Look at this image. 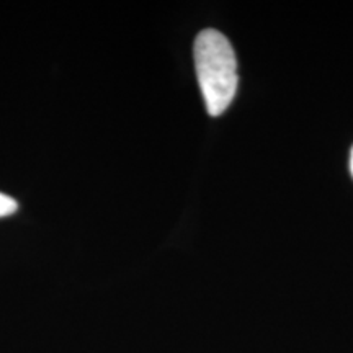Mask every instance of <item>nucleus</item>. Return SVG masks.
<instances>
[{"mask_svg":"<svg viewBox=\"0 0 353 353\" xmlns=\"http://www.w3.org/2000/svg\"><path fill=\"white\" fill-rule=\"evenodd\" d=\"M17 208H19V205H17V201L13 200L12 196L0 193V218H6L8 214H13Z\"/></svg>","mask_w":353,"mask_h":353,"instance_id":"2","label":"nucleus"},{"mask_svg":"<svg viewBox=\"0 0 353 353\" xmlns=\"http://www.w3.org/2000/svg\"><path fill=\"white\" fill-rule=\"evenodd\" d=\"M350 170H352V175H353V149H352V156H350Z\"/></svg>","mask_w":353,"mask_h":353,"instance_id":"3","label":"nucleus"},{"mask_svg":"<svg viewBox=\"0 0 353 353\" xmlns=\"http://www.w3.org/2000/svg\"><path fill=\"white\" fill-rule=\"evenodd\" d=\"M198 82L211 117L226 112L237 90V61L229 39L218 30H203L195 39Z\"/></svg>","mask_w":353,"mask_h":353,"instance_id":"1","label":"nucleus"}]
</instances>
